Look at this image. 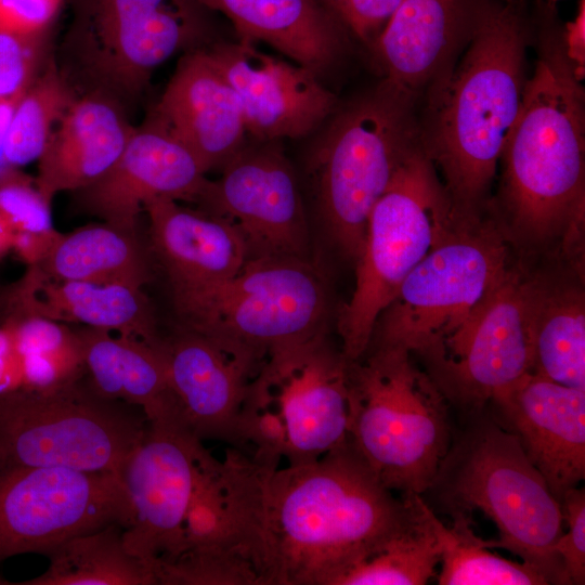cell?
<instances>
[{"instance_id":"cell-6","label":"cell","mask_w":585,"mask_h":585,"mask_svg":"<svg viewBox=\"0 0 585 585\" xmlns=\"http://www.w3.org/2000/svg\"><path fill=\"white\" fill-rule=\"evenodd\" d=\"M348 439L379 481L427 492L452 442L450 404L414 354L370 346L347 364Z\"/></svg>"},{"instance_id":"cell-18","label":"cell","mask_w":585,"mask_h":585,"mask_svg":"<svg viewBox=\"0 0 585 585\" xmlns=\"http://www.w3.org/2000/svg\"><path fill=\"white\" fill-rule=\"evenodd\" d=\"M161 346L179 422L200 441L240 450L244 401L264 360L179 326Z\"/></svg>"},{"instance_id":"cell-9","label":"cell","mask_w":585,"mask_h":585,"mask_svg":"<svg viewBox=\"0 0 585 585\" xmlns=\"http://www.w3.org/2000/svg\"><path fill=\"white\" fill-rule=\"evenodd\" d=\"M456 219L439 174L419 143L367 220L362 252L354 263L355 287L337 320L340 349L348 361L364 354L379 314Z\"/></svg>"},{"instance_id":"cell-34","label":"cell","mask_w":585,"mask_h":585,"mask_svg":"<svg viewBox=\"0 0 585 585\" xmlns=\"http://www.w3.org/2000/svg\"><path fill=\"white\" fill-rule=\"evenodd\" d=\"M153 567L158 585H256L249 564L226 544L194 548Z\"/></svg>"},{"instance_id":"cell-28","label":"cell","mask_w":585,"mask_h":585,"mask_svg":"<svg viewBox=\"0 0 585 585\" xmlns=\"http://www.w3.org/2000/svg\"><path fill=\"white\" fill-rule=\"evenodd\" d=\"M84 373L100 396L138 406L147 421L179 422L161 346L84 327L78 329Z\"/></svg>"},{"instance_id":"cell-25","label":"cell","mask_w":585,"mask_h":585,"mask_svg":"<svg viewBox=\"0 0 585 585\" xmlns=\"http://www.w3.org/2000/svg\"><path fill=\"white\" fill-rule=\"evenodd\" d=\"M556 261L532 272L524 269L531 372L585 390L584 272Z\"/></svg>"},{"instance_id":"cell-26","label":"cell","mask_w":585,"mask_h":585,"mask_svg":"<svg viewBox=\"0 0 585 585\" xmlns=\"http://www.w3.org/2000/svg\"><path fill=\"white\" fill-rule=\"evenodd\" d=\"M223 14L237 39L263 42L317 77L346 55L351 36L320 0H196Z\"/></svg>"},{"instance_id":"cell-35","label":"cell","mask_w":585,"mask_h":585,"mask_svg":"<svg viewBox=\"0 0 585 585\" xmlns=\"http://www.w3.org/2000/svg\"><path fill=\"white\" fill-rule=\"evenodd\" d=\"M49 34L23 37L0 32V104L14 105L47 62Z\"/></svg>"},{"instance_id":"cell-29","label":"cell","mask_w":585,"mask_h":585,"mask_svg":"<svg viewBox=\"0 0 585 585\" xmlns=\"http://www.w3.org/2000/svg\"><path fill=\"white\" fill-rule=\"evenodd\" d=\"M150 258L136 231L102 222L61 234L37 266L58 281L143 288L151 281Z\"/></svg>"},{"instance_id":"cell-43","label":"cell","mask_w":585,"mask_h":585,"mask_svg":"<svg viewBox=\"0 0 585 585\" xmlns=\"http://www.w3.org/2000/svg\"><path fill=\"white\" fill-rule=\"evenodd\" d=\"M551 1H556V0H551Z\"/></svg>"},{"instance_id":"cell-23","label":"cell","mask_w":585,"mask_h":585,"mask_svg":"<svg viewBox=\"0 0 585 585\" xmlns=\"http://www.w3.org/2000/svg\"><path fill=\"white\" fill-rule=\"evenodd\" d=\"M148 249L167 276L173 307L235 276L247 245L227 219L182 207L170 198L147 202Z\"/></svg>"},{"instance_id":"cell-7","label":"cell","mask_w":585,"mask_h":585,"mask_svg":"<svg viewBox=\"0 0 585 585\" xmlns=\"http://www.w3.org/2000/svg\"><path fill=\"white\" fill-rule=\"evenodd\" d=\"M221 460L179 424L147 421L118 473L131 503L123 542L153 563L171 561L224 531Z\"/></svg>"},{"instance_id":"cell-31","label":"cell","mask_w":585,"mask_h":585,"mask_svg":"<svg viewBox=\"0 0 585 585\" xmlns=\"http://www.w3.org/2000/svg\"><path fill=\"white\" fill-rule=\"evenodd\" d=\"M452 528L435 515L433 528L441 545L439 585H545L548 577L536 567L491 552L470 528L468 515L451 514Z\"/></svg>"},{"instance_id":"cell-30","label":"cell","mask_w":585,"mask_h":585,"mask_svg":"<svg viewBox=\"0 0 585 585\" xmlns=\"http://www.w3.org/2000/svg\"><path fill=\"white\" fill-rule=\"evenodd\" d=\"M125 528L109 524L52 549L48 569L21 585H158L153 563L130 552Z\"/></svg>"},{"instance_id":"cell-2","label":"cell","mask_w":585,"mask_h":585,"mask_svg":"<svg viewBox=\"0 0 585 585\" xmlns=\"http://www.w3.org/2000/svg\"><path fill=\"white\" fill-rule=\"evenodd\" d=\"M489 212L509 245L584 270L585 92L562 31L544 29Z\"/></svg>"},{"instance_id":"cell-3","label":"cell","mask_w":585,"mask_h":585,"mask_svg":"<svg viewBox=\"0 0 585 585\" xmlns=\"http://www.w3.org/2000/svg\"><path fill=\"white\" fill-rule=\"evenodd\" d=\"M529 42L520 0H494L451 70L426 90L420 145L461 220L489 212L492 182L529 77Z\"/></svg>"},{"instance_id":"cell-16","label":"cell","mask_w":585,"mask_h":585,"mask_svg":"<svg viewBox=\"0 0 585 585\" xmlns=\"http://www.w3.org/2000/svg\"><path fill=\"white\" fill-rule=\"evenodd\" d=\"M221 169L220 178L207 181L196 203L237 227L248 259H311L303 198L282 141L248 138Z\"/></svg>"},{"instance_id":"cell-4","label":"cell","mask_w":585,"mask_h":585,"mask_svg":"<svg viewBox=\"0 0 585 585\" xmlns=\"http://www.w3.org/2000/svg\"><path fill=\"white\" fill-rule=\"evenodd\" d=\"M464 416L428 491L446 511L478 509L498 530L487 548H503L566 584L554 545L563 532L560 503L518 438L485 408Z\"/></svg>"},{"instance_id":"cell-8","label":"cell","mask_w":585,"mask_h":585,"mask_svg":"<svg viewBox=\"0 0 585 585\" xmlns=\"http://www.w3.org/2000/svg\"><path fill=\"white\" fill-rule=\"evenodd\" d=\"M348 360L327 334L271 351L244 401L240 451L288 465L310 463L348 441Z\"/></svg>"},{"instance_id":"cell-39","label":"cell","mask_w":585,"mask_h":585,"mask_svg":"<svg viewBox=\"0 0 585 585\" xmlns=\"http://www.w3.org/2000/svg\"><path fill=\"white\" fill-rule=\"evenodd\" d=\"M65 0H0V32L31 37L51 30Z\"/></svg>"},{"instance_id":"cell-42","label":"cell","mask_w":585,"mask_h":585,"mask_svg":"<svg viewBox=\"0 0 585 585\" xmlns=\"http://www.w3.org/2000/svg\"><path fill=\"white\" fill-rule=\"evenodd\" d=\"M15 231L0 211V258L12 249Z\"/></svg>"},{"instance_id":"cell-11","label":"cell","mask_w":585,"mask_h":585,"mask_svg":"<svg viewBox=\"0 0 585 585\" xmlns=\"http://www.w3.org/2000/svg\"><path fill=\"white\" fill-rule=\"evenodd\" d=\"M65 47L90 90L121 104L138 99L154 70L214 40L211 13L196 0H69Z\"/></svg>"},{"instance_id":"cell-17","label":"cell","mask_w":585,"mask_h":585,"mask_svg":"<svg viewBox=\"0 0 585 585\" xmlns=\"http://www.w3.org/2000/svg\"><path fill=\"white\" fill-rule=\"evenodd\" d=\"M203 49L236 93L249 139L304 138L338 107L337 96L314 73L255 43L214 39Z\"/></svg>"},{"instance_id":"cell-37","label":"cell","mask_w":585,"mask_h":585,"mask_svg":"<svg viewBox=\"0 0 585 585\" xmlns=\"http://www.w3.org/2000/svg\"><path fill=\"white\" fill-rule=\"evenodd\" d=\"M563 522L568 531L554 545L566 584H585V490L572 487L560 499Z\"/></svg>"},{"instance_id":"cell-32","label":"cell","mask_w":585,"mask_h":585,"mask_svg":"<svg viewBox=\"0 0 585 585\" xmlns=\"http://www.w3.org/2000/svg\"><path fill=\"white\" fill-rule=\"evenodd\" d=\"M74 98L65 75L52 57L48 58L13 106L2 146L8 168L14 169L39 159Z\"/></svg>"},{"instance_id":"cell-40","label":"cell","mask_w":585,"mask_h":585,"mask_svg":"<svg viewBox=\"0 0 585 585\" xmlns=\"http://www.w3.org/2000/svg\"><path fill=\"white\" fill-rule=\"evenodd\" d=\"M23 389L21 356L10 330L0 324V395Z\"/></svg>"},{"instance_id":"cell-21","label":"cell","mask_w":585,"mask_h":585,"mask_svg":"<svg viewBox=\"0 0 585 585\" xmlns=\"http://www.w3.org/2000/svg\"><path fill=\"white\" fill-rule=\"evenodd\" d=\"M494 0H401L370 47L382 78L416 99L447 74Z\"/></svg>"},{"instance_id":"cell-10","label":"cell","mask_w":585,"mask_h":585,"mask_svg":"<svg viewBox=\"0 0 585 585\" xmlns=\"http://www.w3.org/2000/svg\"><path fill=\"white\" fill-rule=\"evenodd\" d=\"M328 292L312 259H248L233 277L174 307L178 326L260 360L326 334Z\"/></svg>"},{"instance_id":"cell-19","label":"cell","mask_w":585,"mask_h":585,"mask_svg":"<svg viewBox=\"0 0 585 585\" xmlns=\"http://www.w3.org/2000/svg\"><path fill=\"white\" fill-rule=\"evenodd\" d=\"M493 417L514 433L554 496L585 478V390L532 372L489 403Z\"/></svg>"},{"instance_id":"cell-41","label":"cell","mask_w":585,"mask_h":585,"mask_svg":"<svg viewBox=\"0 0 585 585\" xmlns=\"http://www.w3.org/2000/svg\"><path fill=\"white\" fill-rule=\"evenodd\" d=\"M562 41L567 57L575 74L583 81L585 74V4L582 0L578 14L562 30Z\"/></svg>"},{"instance_id":"cell-38","label":"cell","mask_w":585,"mask_h":585,"mask_svg":"<svg viewBox=\"0 0 585 585\" xmlns=\"http://www.w3.org/2000/svg\"><path fill=\"white\" fill-rule=\"evenodd\" d=\"M351 38L372 47L401 0H320Z\"/></svg>"},{"instance_id":"cell-27","label":"cell","mask_w":585,"mask_h":585,"mask_svg":"<svg viewBox=\"0 0 585 585\" xmlns=\"http://www.w3.org/2000/svg\"><path fill=\"white\" fill-rule=\"evenodd\" d=\"M8 306L65 324L102 329L158 343L151 301L142 288L122 284L58 281L37 265L10 291Z\"/></svg>"},{"instance_id":"cell-36","label":"cell","mask_w":585,"mask_h":585,"mask_svg":"<svg viewBox=\"0 0 585 585\" xmlns=\"http://www.w3.org/2000/svg\"><path fill=\"white\" fill-rule=\"evenodd\" d=\"M51 203L39 192L35 182L8 169L0 173V211L15 233L51 234Z\"/></svg>"},{"instance_id":"cell-1","label":"cell","mask_w":585,"mask_h":585,"mask_svg":"<svg viewBox=\"0 0 585 585\" xmlns=\"http://www.w3.org/2000/svg\"><path fill=\"white\" fill-rule=\"evenodd\" d=\"M225 538L256 585H338L418 518V494L396 498L348 441L306 464L230 447L220 467Z\"/></svg>"},{"instance_id":"cell-24","label":"cell","mask_w":585,"mask_h":585,"mask_svg":"<svg viewBox=\"0 0 585 585\" xmlns=\"http://www.w3.org/2000/svg\"><path fill=\"white\" fill-rule=\"evenodd\" d=\"M134 129L125 105L112 95L89 90L75 96L38 159L39 192L51 203L61 192L93 184L118 159Z\"/></svg>"},{"instance_id":"cell-15","label":"cell","mask_w":585,"mask_h":585,"mask_svg":"<svg viewBox=\"0 0 585 585\" xmlns=\"http://www.w3.org/2000/svg\"><path fill=\"white\" fill-rule=\"evenodd\" d=\"M132 522L117 473L63 467H0V562L23 554L47 556L67 540ZM11 584L0 577V585Z\"/></svg>"},{"instance_id":"cell-13","label":"cell","mask_w":585,"mask_h":585,"mask_svg":"<svg viewBox=\"0 0 585 585\" xmlns=\"http://www.w3.org/2000/svg\"><path fill=\"white\" fill-rule=\"evenodd\" d=\"M512 264L510 245L490 212L456 219L379 314L368 347L417 353L465 321Z\"/></svg>"},{"instance_id":"cell-14","label":"cell","mask_w":585,"mask_h":585,"mask_svg":"<svg viewBox=\"0 0 585 585\" xmlns=\"http://www.w3.org/2000/svg\"><path fill=\"white\" fill-rule=\"evenodd\" d=\"M414 355L450 406L485 408L532 370L524 268L512 264L465 321Z\"/></svg>"},{"instance_id":"cell-22","label":"cell","mask_w":585,"mask_h":585,"mask_svg":"<svg viewBox=\"0 0 585 585\" xmlns=\"http://www.w3.org/2000/svg\"><path fill=\"white\" fill-rule=\"evenodd\" d=\"M146 122L182 143L206 173L221 168L248 140L238 98L203 47L179 58Z\"/></svg>"},{"instance_id":"cell-20","label":"cell","mask_w":585,"mask_h":585,"mask_svg":"<svg viewBox=\"0 0 585 585\" xmlns=\"http://www.w3.org/2000/svg\"><path fill=\"white\" fill-rule=\"evenodd\" d=\"M207 181L206 172L182 143L146 122L134 129L108 171L77 194L87 212L136 231L147 202L170 198L196 203Z\"/></svg>"},{"instance_id":"cell-12","label":"cell","mask_w":585,"mask_h":585,"mask_svg":"<svg viewBox=\"0 0 585 585\" xmlns=\"http://www.w3.org/2000/svg\"><path fill=\"white\" fill-rule=\"evenodd\" d=\"M144 413L100 396L80 380L0 395V467H63L119 473L145 433Z\"/></svg>"},{"instance_id":"cell-5","label":"cell","mask_w":585,"mask_h":585,"mask_svg":"<svg viewBox=\"0 0 585 585\" xmlns=\"http://www.w3.org/2000/svg\"><path fill=\"white\" fill-rule=\"evenodd\" d=\"M417 99L381 81L325 121L308 159L314 200L327 237L356 262L369 213L419 145Z\"/></svg>"},{"instance_id":"cell-33","label":"cell","mask_w":585,"mask_h":585,"mask_svg":"<svg viewBox=\"0 0 585 585\" xmlns=\"http://www.w3.org/2000/svg\"><path fill=\"white\" fill-rule=\"evenodd\" d=\"M417 502L414 525L351 568L338 585H424L435 577L441 545L433 528L434 512L421 495Z\"/></svg>"}]
</instances>
